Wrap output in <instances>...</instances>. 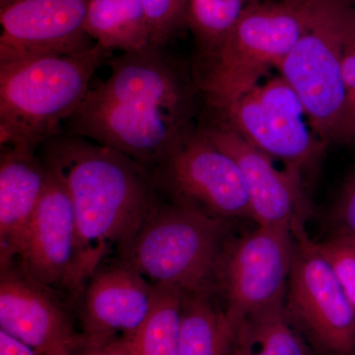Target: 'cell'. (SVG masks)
Here are the masks:
<instances>
[{
	"label": "cell",
	"instance_id": "5bb4252c",
	"mask_svg": "<svg viewBox=\"0 0 355 355\" xmlns=\"http://www.w3.org/2000/svg\"><path fill=\"white\" fill-rule=\"evenodd\" d=\"M89 1L14 0L0 9V62L94 46L85 31Z\"/></svg>",
	"mask_w": 355,
	"mask_h": 355
},
{
	"label": "cell",
	"instance_id": "7402d4cb",
	"mask_svg": "<svg viewBox=\"0 0 355 355\" xmlns=\"http://www.w3.org/2000/svg\"><path fill=\"white\" fill-rule=\"evenodd\" d=\"M146 10L151 44L167 46L188 27L189 0H141Z\"/></svg>",
	"mask_w": 355,
	"mask_h": 355
},
{
	"label": "cell",
	"instance_id": "8992f818",
	"mask_svg": "<svg viewBox=\"0 0 355 355\" xmlns=\"http://www.w3.org/2000/svg\"><path fill=\"white\" fill-rule=\"evenodd\" d=\"M227 220L161 200L121 261L154 286L216 293L229 240Z\"/></svg>",
	"mask_w": 355,
	"mask_h": 355
},
{
	"label": "cell",
	"instance_id": "4fadbf2b",
	"mask_svg": "<svg viewBox=\"0 0 355 355\" xmlns=\"http://www.w3.org/2000/svg\"><path fill=\"white\" fill-rule=\"evenodd\" d=\"M0 330L39 355H77L83 338L58 292L14 266L0 270Z\"/></svg>",
	"mask_w": 355,
	"mask_h": 355
},
{
	"label": "cell",
	"instance_id": "7c38bea8",
	"mask_svg": "<svg viewBox=\"0 0 355 355\" xmlns=\"http://www.w3.org/2000/svg\"><path fill=\"white\" fill-rule=\"evenodd\" d=\"M49 168L48 183L11 266L58 293L67 291L70 297L76 259V222L69 191Z\"/></svg>",
	"mask_w": 355,
	"mask_h": 355
},
{
	"label": "cell",
	"instance_id": "3957f363",
	"mask_svg": "<svg viewBox=\"0 0 355 355\" xmlns=\"http://www.w3.org/2000/svg\"><path fill=\"white\" fill-rule=\"evenodd\" d=\"M113 53L94 44L72 53L0 62V147L37 149L60 135L76 113L96 70Z\"/></svg>",
	"mask_w": 355,
	"mask_h": 355
},
{
	"label": "cell",
	"instance_id": "8fae6325",
	"mask_svg": "<svg viewBox=\"0 0 355 355\" xmlns=\"http://www.w3.org/2000/svg\"><path fill=\"white\" fill-rule=\"evenodd\" d=\"M198 128L239 166L249 195L252 219L259 226L292 231L296 226L305 225L311 205L303 177L298 172L286 167L279 170L275 160L251 146L216 114L210 113Z\"/></svg>",
	"mask_w": 355,
	"mask_h": 355
},
{
	"label": "cell",
	"instance_id": "52a82bcc",
	"mask_svg": "<svg viewBox=\"0 0 355 355\" xmlns=\"http://www.w3.org/2000/svg\"><path fill=\"white\" fill-rule=\"evenodd\" d=\"M284 309L314 355H355V307L305 226L292 229Z\"/></svg>",
	"mask_w": 355,
	"mask_h": 355
},
{
	"label": "cell",
	"instance_id": "44dd1931",
	"mask_svg": "<svg viewBox=\"0 0 355 355\" xmlns=\"http://www.w3.org/2000/svg\"><path fill=\"white\" fill-rule=\"evenodd\" d=\"M256 0H189L188 28L198 46V60L214 55L245 9Z\"/></svg>",
	"mask_w": 355,
	"mask_h": 355
},
{
	"label": "cell",
	"instance_id": "7a4b0ae2",
	"mask_svg": "<svg viewBox=\"0 0 355 355\" xmlns=\"http://www.w3.org/2000/svg\"><path fill=\"white\" fill-rule=\"evenodd\" d=\"M41 148L73 209L76 259L70 298L77 303L96 270L127 253L162 197L150 169L108 146L60 133Z\"/></svg>",
	"mask_w": 355,
	"mask_h": 355
},
{
	"label": "cell",
	"instance_id": "4316f807",
	"mask_svg": "<svg viewBox=\"0 0 355 355\" xmlns=\"http://www.w3.org/2000/svg\"><path fill=\"white\" fill-rule=\"evenodd\" d=\"M0 355H39L29 345L0 330Z\"/></svg>",
	"mask_w": 355,
	"mask_h": 355
},
{
	"label": "cell",
	"instance_id": "30bf717a",
	"mask_svg": "<svg viewBox=\"0 0 355 355\" xmlns=\"http://www.w3.org/2000/svg\"><path fill=\"white\" fill-rule=\"evenodd\" d=\"M161 197L216 218H251L241 170L196 128L153 170Z\"/></svg>",
	"mask_w": 355,
	"mask_h": 355
},
{
	"label": "cell",
	"instance_id": "d6986e66",
	"mask_svg": "<svg viewBox=\"0 0 355 355\" xmlns=\"http://www.w3.org/2000/svg\"><path fill=\"white\" fill-rule=\"evenodd\" d=\"M236 330L237 355H314L289 321L284 303L254 313Z\"/></svg>",
	"mask_w": 355,
	"mask_h": 355
},
{
	"label": "cell",
	"instance_id": "6da1fadb",
	"mask_svg": "<svg viewBox=\"0 0 355 355\" xmlns=\"http://www.w3.org/2000/svg\"><path fill=\"white\" fill-rule=\"evenodd\" d=\"M108 64V79L89 89L65 121V133L120 151L153 171L198 127L202 93L193 70L155 44L113 55Z\"/></svg>",
	"mask_w": 355,
	"mask_h": 355
},
{
	"label": "cell",
	"instance_id": "cb8c5ba5",
	"mask_svg": "<svg viewBox=\"0 0 355 355\" xmlns=\"http://www.w3.org/2000/svg\"><path fill=\"white\" fill-rule=\"evenodd\" d=\"M330 236L355 240V171L343 183L329 216Z\"/></svg>",
	"mask_w": 355,
	"mask_h": 355
},
{
	"label": "cell",
	"instance_id": "e0dca14e",
	"mask_svg": "<svg viewBox=\"0 0 355 355\" xmlns=\"http://www.w3.org/2000/svg\"><path fill=\"white\" fill-rule=\"evenodd\" d=\"M214 292H184L179 355H237V330Z\"/></svg>",
	"mask_w": 355,
	"mask_h": 355
},
{
	"label": "cell",
	"instance_id": "277c9868",
	"mask_svg": "<svg viewBox=\"0 0 355 355\" xmlns=\"http://www.w3.org/2000/svg\"><path fill=\"white\" fill-rule=\"evenodd\" d=\"M320 0L252 2L227 39L193 69L207 108L218 111L249 92L308 32Z\"/></svg>",
	"mask_w": 355,
	"mask_h": 355
},
{
	"label": "cell",
	"instance_id": "ac0fdd59",
	"mask_svg": "<svg viewBox=\"0 0 355 355\" xmlns=\"http://www.w3.org/2000/svg\"><path fill=\"white\" fill-rule=\"evenodd\" d=\"M85 31L95 44L112 53H133L151 44L141 0H90Z\"/></svg>",
	"mask_w": 355,
	"mask_h": 355
},
{
	"label": "cell",
	"instance_id": "9c48e42d",
	"mask_svg": "<svg viewBox=\"0 0 355 355\" xmlns=\"http://www.w3.org/2000/svg\"><path fill=\"white\" fill-rule=\"evenodd\" d=\"M293 250L294 236L287 228L258 225L229 240L217 270L216 294L235 329L254 313L284 303Z\"/></svg>",
	"mask_w": 355,
	"mask_h": 355
},
{
	"label": "cell",
	"instance_id": "5b68a950",
	"mask_svg": "<svg viewBox=\"0 0 355 355\" xmlns=\"http://www.w3.org/2000/svg\"><path fill=\"white\" fill-rule=\"evenodd\" d=\"M354 24L355 0H320L310 29L277 67L313 132L328 146L355 144L343 69V44Z\"/></svg>",
	"mask_w": 355,
	"mask_h": 355
},
{
	"label": "cell",
	"instance_id": "603a6c76",
	"mask_svg": "<svg viewBox=\"0 0 355 355\" xmlns=\"http://www.w3.org/2000/svg\"><path fill=\"white\" fill-rule=\"evenodd\" d=\"M317 246L331 263L355 307V240L329 236L324 241L317 243Z\"/></svg>",
	"mask_w": 355,
	"mask_h": 355
},
{
	"label": "cell",
	"instance_id": "83f0119b",
	"mask_svg": "<svg viewBox=\"0 0 355 355\" xmlns=\"http://www.w3.org/2000/svg\"><path fill=\"white\" fill-rule=\"evenodd\" d=\"M14 0H0V9L4 8L9 4L12 3Z\"/></svg>",
	"mask_w": 355,
	"mask_h": 355
},
{
	"label": "cell",
	"instance_id": "ba28073f",
	"mask_svg": "<svg viewBox=\"0 0 355 355\" xmlns=\"http://www.w3.org/2000/svg\"><path fill=\"white\" fill-rule=\"evenodd\" d=\"M210 113L226 121L251 146L302 177L316 169L328 148L313 132L302 103L280 74Z\"/></svg>",
	"mask_w": 355,
	"mask_h": 355
},
{
	"label": "cell",
	"instance_id": "484cf974",
	"mask_svg": "<svg viewBox=\"0 0 355 355\" xmlns=\"http://www.w3.org/2000/svg\"><path fill=\"white\" fill-rule=\"evenodd\" d=\"M77 355H132L127 340L123 338L103 345H83Z\"/></svg>",
	"mask_w": 355,
	"mask_h": 355
},
{
	"label": "cell",
	"instance_id": "d4e9b609",
	"mask_svg": "<svg viewBox=\"0 0 355 355\" xmlns=\"http://www.w3.org/2000/svg\"><path fill=\"white\" fill-rule=\"evenodd\" d=\"M343 69L350 111L355 120V24L343 44Z\"/></svg>",
	"mask_w": 355,
	"mask_h": 355
},
{
	"label": "cell",
	"instance_id": "9a60e30c",
	"mask_svg": "<svg viewBox=\"0 0 355 355\" xmlns=\"http://www.w3.org/2000/svg\"><path fill=\"white\" fill-rule=\"evenodd\" d=\"M154 284L121 260L103 263L78 300L83 345H103L132 336L153 304Z\"/></svg>",
	"mask_w": 355,
	"mask_h": 355
},
{
	"label": "cell",
	"instance_id": "2e32d148",
	"mask_svg": "<svg viewBox=\"0 0 355 355\" xmlns=\"http://www.w3.org/2000/svg\"><path fill=\"white\" fill-rule=\"evenodd\" d=\"M50 168L37 150L2 146L0 153V268L13 265L48 183Z\"/></svg>",
	"mask_w": 355,
	"mask_h": 355
},
{
	"label": "cell",
	"instance_id": "ffe728a7",
	"mask_svg": "<svg viewBox=\"0 0 355 355\" xmlns=\"http://www.w3.org/2000/svg\"><path fill=\"white\" fill-rule=\"evenodd\" d=\"M183 291L154 286L153 304L144 323L128 338L132 355H179Z\"/></svg>",
	"mask_w": 355,
	"mask_h": 355
}]
</instances>
